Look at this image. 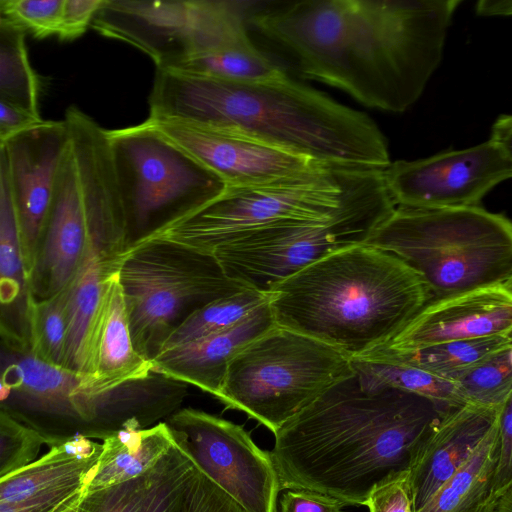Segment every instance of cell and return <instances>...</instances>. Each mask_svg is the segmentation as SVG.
Listing matches in <instances>:
<instances>
[{
    "instance_id": "29",
    "label": "cell",
    "mask_w": 512,
    "mask_h": 512,
    "mask_svg": "<svg viewBox=\"0 0 512 512\" xmlns=\"http://www.w3.org/2000/svg\"><path fill=\"white\" fill-rule=\"evenodd\" d=\"M269 298V293L249 288H243L220 297L193 312L170 335L162 351L186 345L232 328L256 309L267 304Z\"/></svg>"
},
{
    "instance_id": "15",
    "label": "cell",
    "mask_w": 512,
    "mask_h": 512,
    "mask_svg": "<svg viewBox=\"0 0 512 512\" xmlns=\"http://www.w3.org/2000/svg\"><path fill=\"white\" fill-rule=\"evenodd\" d=\"M69 144L70 135L64 120H43L3 145L10 193L29 273Z\"/></svg>"
},
{
    "instance_id": "30",
    "label": "cell",
    "mask_w": 512,
    "mask_h": 512,
    "mask_svg": "<svg viewBox=\"0 0 512 512\" xmlns=\"http://www.w3.org/2000/svg\"><path fill=\"white\" fill-rule=\"evenodd\" d=\"M39 79L25 44V31L0 14V100L33 114L38 109Z\"/></svg>"
},
{
    "instance_id": "23",
    "label": "cell",
    "mask_w": 512,
    "mask_h": 512,
    "mask_svg": "<svg viewBox=\"0 0 512 512\" xmlns=\"http://www.w3.org/2000/svg\"><path fill=\"white\" fill-rule=\"evenodd\" d=\"M102 444L77 437L50 447L38 459L0 479V504L22 503L55 490L86 486Z\"/></svg>"
},
{
    "instance_id": "8",
    "label": "cell",
    "mask_w": 512,
    "mask_h": 512,
    "mask_svg": "<svg viewBox=\"0 0 512 512\" xmlns=\"http://www.w3.org/2000/svg\"><path fill=\"white\" fill-rule=\"evenodd\" d=\"M106 132L128 248L159 234L226 189L220 177L148 120Z\"/></svg>"
},
{
    "instance_id": "7",
    "label": "cell",
    "mask_w": 512,
    "mask_h": 512,
    "mask_svg": "<svg viewBox=\"0 0 512 512\" xmlns=\"http://www.w3.org/2000/svg\"><path fill=\"white\" fill-rule=\"evenodd\" d=\"M117 278L133 344L151 363L193 312L244 288L225 275L212 252L159 236L129 247Z\"/></svg>"
},
{
    "instance_id": "16",
    "label": "cell",
    "mask_w": 512,
    "mask_h": 512,
    "mask_svg": "<svg viewBox=\"0 0 512 512\" xmlns=\"http://www.w3.org/2000/svg\"><path fill=\"white\" fill-rule=\"evenodd\" d=\"M159 132L220 177L226 187L271 182L326 166L247 136L190 122L147 119Z\"/></svg>"
},
{
    "instance_id": "39",
    "label": "cell",
    "mask_w": 512,
    "mask_h": 512,
    "mask_svg": "<svg viewBox=\"0 0 512 512\" xmlns=\"http://www.w3.org/2000/svg\"><path fill=\"white\" fill-rule=\"evenodd\" d=\"M364 505L369 512H413L407 473L375 486Z\"/></svg>"
},
{
    "instance_id": "41",
    "label": "cell",
    "mask_w": 512,
    "mask_h": 512,
    "mask_svg": "<svg viewBox=\"0 0 512 512\" xmlns=\"http://www.w3.org/2000/svg\"><path fill=\"white\" fill-rule=\"evenodd\" d=\"M103 0H63L57 36L64 41L74 40L91 26Z\"/></svg>"
},
{
    "instance_id": "36",
    "label": "cell",
    "mask_w": 512,
    "mask_h": 512,
    "mask_svg": "<svg viewBox=\"0 0 512 512\" xmlns=\"http://www.w3.org/2000/svg\"><path fill=\"white\" fill-rule=\"evenodd\" d=\"M63 0H7L3 15L37 38L57 35Z\"/></svg>"
},
{
    "instance_id": "27",
    "label": "cell",
    "mask_w": 512,
    "mask_h": 512,
    "mask_svg": "<svg viewBox=\"0 0 512 512\" xmlns=\"http://www.w3.org/2000/svg\"><path fill=\"white\" fill-rule=\"evenodd\" d=\"M175 444L160 422L142 430H121L103 440L97 465L85 493L125 482L151 469Z\"/></svg>"
},
{
    "instance_id": "22",
    "label": "cell",
    "mask_w": 512,
    "mask_h": 512,
    "mask_svg": "<svg viewBox=\"0 0 512 512\" xmlns=\"http://www.w3.org/2000/svg\"><path fill=\"white\" fill-rule=\"evenodd\" d=\"M34 300L10 193L4 146H0V337L31 347Z\"/></svg>"
},
{
    "instance_id": "45",
    "label": "cell",
    "mask_w": 512,
    "mask_h": 512,
    "mask_svg": "<svg viewBox=\"0 0 512 512\" xmlns=\"http://www.w3.org/2000/svg\"><path fill=\"white\" fill-rule=\"evenodd\" d=\"M475 11L481 16H510L512 2L510 0H480L476 3Z\"/></svg>"
},
{
    "instance_id": "10",
    "label": "cell",
    "mask_w": 512,
    "mask_h": 512,
    "mask_svg": "<svg viewBox=\"0 0 512 512\" xmlns=\"http://www.w3.org/2000/svg\"><path fill=\"white\" fill-rule=\"evenodd\" d=\"M369 169L374 168L320 167L267 183L226 187L220 196L153 237L212 252L256 228L325 219L342 206Z\"/></svg>"
},
{
    "instance_id": "13",
    "label": "cell",
    "mask_w": 512,
    "mask_h": 512,
    "mask_svg": "<svg viewBox=\"0 0 512 512\" xmlns=\"http://www.w3.org/2000/svg\"><path fill=\"white\" fill-rule=\"evenodd\" d=\"M164 422L194 466L244 512H277L281 490L269 451L241 425L194 408L179 409Z\"/></svg>"
},
{
    "instance_id": "34",
    "label": "cell",
    "mask_w": 512,
    "mask_h": 512,
    "mask_svg": "<svg viewBox=\"0 0 512 512\" xmlns=\"http://www.w3.org/2000/svg\"><path fill=\"white\" fill-rule=\"evenodd\" d=\"M68 338L66 288L34 302L31 317L30 350L42 360L64 368Z\"/></svg>"
},
{
    "instance_id": "43",
    "label": "cell",
    "mask_w": 512,
    "mask_h": 512,
    "mask_svg": "<svg viewBox=\"0 0 512 512\" xmlns=\"http://www.w3.org/2000/svg\"><path fill=\"white\" fill-rule=\"evenodd\" d=\"M40 115L0 100V146L22 131L41 123Z\"/></svg>"
},
{
    "instance_id": "46",
    "label": "cell",
    "mask_w": 512,
    "mask_h": 512,
    "mask_svg": "<svg viewBox=\"0 0 512 512\" xmlns=\"http://www.w3.org/2000/svg\"><path fill=\"white\" fill-rule=\"evenodd\" d=\"M490 139L512 149V118L509 115H501L492 126Z\"/></svg>"
},
{
    "instance_id": "48",
    "label": "cell",
    "mask_w": 512,
    "mask_h": 512,
    "mask_svg": "<svg viewBox=\"0 0 512 512\" xmlns=\"http://www.w3.org/2000/svg\"><path fill=\"white\" fill-rule=\"evenodd\" d=\"M77 506H78V504L66 512H76Z\"/></svg>"
},
{
    "instance_id": "21",
    "label": "cell",
    "mask_w": 512,
    "mask_h": 512,
    "mask_svg": "<svg viewBox=\"0 0 512 512\" xmlns=\"http://www.w3.org/2000/svg\"><path fill=\"white\" fill-rule=\"evenodd\" d=\"M152 370V363L133 344L116 271L108 279L91 331L86 376L94 380L98 389L106 391L144 378Z\"/></svg>"
},
{
    "instance_id": "35",
    "label": "cell",
    "mask_w": 512,
    "mask_h": 512,
    "mask_svg": "<svg viewBox=\"0 0 512 512\" xmlns=\"http://www.w3.org/2000/svg\"><path fill=\"white\" fill-rule=\"evenodd\" d=\"M45 440L0 412V479L37 459Z\"/></svg>"
},
{
    "instance_id": "47",
    "label": "cell",
    "mask_w": 512,
    "mask_h": 512,
    "mask_svg": "<svg viewBox=\"0 0 512 512\" xmlns=\"http://www.w3.org/2000/svg\"><path fill=\"white\" fill-rule=\"evenodd\" d=\"M7 0H0V14H3Z\"/></svg>"
},
{
    "instance_id": "3",
    "label": "cell",
    "mask_w": 512,
    "mask_h": 512,
    "mask_svg": "<svg viewBox=\"0 0 512 512\" xmlns=\"http://www.w3.org/2000/svg\"><path fill=\"white\" fill-rule=\"evenodd\" d=\"M150 119L209 126L333 167L384 169L388 142L365 113L291 79L236 82L159 69Z\"/></svg>"
},
{
    "instance_id": "28",
    "label": "cell",
    "mask_w": 512,
    "mask_h": 512,
    "mask_svg": "<svg viewBox=\"0 0 512 512\" xmlns=\"http://www.w3.org/2000/svg\"><path fill=\"white\" fill-rule=\"evenodd\" d=\"M512 345L511 334L439 343L409 351L375 350L367 356L409 365L450 381L492 353Z\"/></svg>"
},
{
    "instance_id": "25",
    "label": "cell",
    "mask_w": 512,
    "mask_h": 512,
    "mask_svg": "<svg viewBox=\"0 0 512 512\" xmlns=\"http://www.w3.org/2000/svg\"><path fill=\"white\" fill-rule=\"evenodd\" d=\"M194 467L191 459L175 443L145 473L84 493L76 512H152L163 493L189 476Z\"/></svg>"
},
{
    "instance_id": "4",
    "label": "cell",
    "mask_w": 512,
    "mask_h": 512,
    "mask_svg": "<svg viewBox=\"0 0 512 512\" xmlns=\"http://www.w3.org/2000/svg\"><path fill=\"white\" fill-rule=\"evenodd\" d=\"M269 294L277 326L351 359L386 345L430 302L415 272L368 244L311 263Z\"/></svg>"
},
{
    "instance_id": "18",
    "label": "cell",
    "mask_w": 512,
    "mask_h": 512,
    "mask_svg": "<svg viewBox=\"0 0 512 512\" xmlns=\"http://www.w3.org/2000/svg\"><path fill=\"white\" fill-rule=\"evenodd\" d=\"M511 332L512 282H507L428 303L392 340L377 350L409 351Z\"/></svg>"
},
{
    "instance_id": "32",
    "label": "cell",
    "mask_w": 512,
    "mask_h": 512,
    "mask_svg": "<svg viewBox=\"0 0 512 512\" xmlns=\"http://www.w3.org/2000/svg\"><path fill=\"white\" fill-rule=\"evenodd\" d=\"M168 70L236 82L265 81L285 72L253 43L197 55Z\"/></svg>"
},
{
    "instance_id": "44",
    "label": "cell",
    "mask_w": 512,
    "mask_h": 512,
    "mask_svg": "<svg viewBox=\"0 0 512 512\" xmlns=\"http://www.w3.org/2000/svg\"><path fill=\"white\" fill-rule=\"evenodd\" d=\"M191 474L176 482L169 489H167L159 499L152 512H180L182 492Z\"/></svg>"
},
{
    "instance_id": "42",
    "label": "cell",
    "mask_w": 512,
    "mask_h": 512,
    "mask_svg": "<svg viewBox=\"0 0 512 512\" xmlns=\"http://www.w3.org/2000/svg\"><path fill=\"white\" fill-rule=\"evenodd\" d=\"M279 512H343L337 499L305 489H286L282 494Z\"/></svg>"
},
{
    "instance_id": "19",
    "label": "cell",
    "mask_w": 512,
    "mask_h": 512,
    "mask_svg": "<svg viewBox=\"0 0 512 512\" xmlns=\"http://www.w3.org/2000/svg\"><path fill=\"white\" fill-rule=\"evenodd\" d=\"M500 409L472 404L445 413L419 448L407 479L417 512L496 425Z\"/></svg>"
},
{
    "instance_id": "20",
    "label": "cell",
    "mask_w": 512,
    "mask_h": 512,
    "mask_svg": "<svg viewBox=\"0 0 512 512\" xmlns=\"http://www.w3.org/2000/svg\"><path fill=\"white\" fill-rule=\"evenodd\" d=\"M268 303L232 328L162 351L152 361L153 370L216 397L232 359L276 325Z\"/></svg>"
},
{
    "instance_id": "40",
    "label": "cell",
    "mask_w": 512,
    "mask_h": 512,
    "mask_svg": "<svg viewBox=\"0 0 512 512\" xmlns=\"http://www.w3.org/2000/svg\"><path fill=\"white\" fill-rule=\"evenodd\" d=\"M84 493V486L63 488L22 503H2L0 512H66L79 503Z\"/></svg>"
},
{
    "instance_id": "9",
    "label": "cell",
    "mask_w": 512,
    "mask_h": 512,
    "mask_svg": "<svg viewBox=\"0 0 512 512\" xmlns=\"http://www.w3.org/2000/svg\"><path fill=\"white\" fill-rule=\"evenodd\" d=\"M351 358L275 325L230 362L215 397L273 434L335 383L354 374Z\"/></svg>"
},
{
    "instance_id": "38",
    "label": "cell",
    "mask_w": 512,
    "mask_h": 512,
    "mask_svg": "<svg viewBox=\"0 0 512 512\" xmlns=\"http://www.w3.org/2000/svg\"><path fill=\"white\" fill-rule=\"evenodd\" d=\"M495 484L499 496L512 494V398L503 405L498 417Z\"/></svg>"
},
{
    "instance_id": "33",
    "label": "cell",
    "mask_w": 512,
    "mask_h": 512,
    "mask_svg": "<svg viewBox=\"0 0 512 512\" xmlns=\"http://www.w3.org/2000/svg\"><path fill=\"white\" fill-rule=\"evenodd\" d=\"M453 382L465 404L502 408L512 398V345L462 371Z\"/></svg>"
},
{
    "instance_id": "11",
    "label": "cell",
    "mask_w": 512,
    "mask_h": 512,
    "mask_svg": "<svg viewBox=\"0 0 512 512\" xmlns=\"http://www.w3.org/2000/svg\"><path fill=\"white\" fill-rule=\"evenodd\" d=\"M112 389L54 366L0 337V412L40 435L47 445L115 432Z\"/></svg>"
},
{
    "instance_id": "5",
    "label": "cell",
    "mask_w": 512,
    "mask_h": 512,
    "mask_svg": "<svg viewBox=\"0 0 512 512\" xmlns=\"http://www.w3.org/2000/svg\"><path fill=\"white\" fill-rule=\"evenodd\" d=\"M364 244L415 272L430 302L512 282L511 222L479 206H396Z\"/></svg>"
},
{
    "instance_id": "14",
    "label": "cell",
    "mask_w": 512,
    "mask_h": 512,
    "mask_svg": "<svg viewBox=\"0 0 512 512\" xmlns=\"http://www.w3.org/2000/svg\"><path fill=\"white\" fill-rule=\"evenodd\" d=\"M382 175L396 206L476 207L495 186L511 177L512 149L489 138L466 149L390 162Z\"/></svg>"
},
{
    "instance_id": "2",
    "label": "cell",
    "mask_w": 512,
    "mask_h": 512,
    "mask_svg": "<svg viewBox=\"0 0 512 512\" xmlns=\"http://www.w3.org/2000/svg\"><path fill=\"white\" fill-rule=\"evenodd\" d=\"M450 410L354 372L273 434L269 455L280 490L305 489L362 506L375 486L408 473Z\"/></svg>"
},
{
    "instance_id": "17",
    "label": "cell",
    "mask_w": 512,
    "mask_h": 512,
    "mask_svg": "<svg viewBox=\"0 0 512 512\" xmlns=\"http://www.w3.org/2000/svg\"><path fill=\"white\" fill-rule=\"evenodd\" d=\"M91 248L90 223L70 142L60 165L50 210L29 273L34 302L64 290Z\"/></svg>"
},
{
    "instance_id": "31",
    "label": "cell",
    "mask_w": 512,
    "mask_h": 512,
    "mask_svg": "<svg viewBox=\"0 0 512 512\" xmlns=\"http://www.w3.org/2000/svg\"><path fill=\"white\" fill-rule=\"evenodd\" d=\"M351 361L357 374L379 384L425 397L445 409L465 405L455 382L425 370L367 355Z\"/></svg>"
},
{
    "instance_id": "12",
    "label": "cell",
    "mask_w": 512,
    "mask_h": 512,
    "mask_svg": "<svg viewBox=\"0 0 512 512\" xmlns=\"http://www.w3.org/2000/svg\"><path fill=\"white\" fill-rule=\"evenodd\" d=\"M240 4L103 0L91 27L140 49L157 68L170 69L197 55L252 43Z\"/></svg>"
},
{
    "instance_id": "6",
    "label": "cell",
    "mask_w": 512,
    "mask_h": 512,
    "mask_svg": "<svg viewBox=\"0 0 512 512\" xmlns=\"http://www.w3.org/2000/svg\"><path fill=\"white\" fill-rule=\"evenodd\" d=\"M383 169H369L330 217L270 224L217 246L214 255L225 275L269 293L279 282L328 255L366 243L396 205Z\"/></svg>"
},
{
    "instance_id": "1",
    "label": "cell",
    "mask_w": 512,
    "mask_h": 512,
    "mask_svg": "<svg viewBox=\"0 0 512 512\" xmlns=\"http://www.w3.org/2000/svg\"><path fill=\"white\" fill-rule=\"evenodd\" d=\"M461 0H302L264 9L251 23L301 73L363 105L401 113L438 68Z\"/></svg>"
},
{
    "instance_id": "37",
    "label": "cell",
    "mask_w": 512,
    "mask_h": 512,
    "mask_svg": "<svg viewBox=\"0 0 512 512\" xmlns=\"http://www.w3.org/2000/svg\"><path fill=\"white\" fill-rule=\"evenodd\" d=\"M180 512H244L219 486L195 467L187 480Z\"/></svg>"
},
{
    "instance_id": "26",
    "label": "cell",
    "mask_w": 512,
    "mask_h": 512,
    "mask_svg": "<svg viewBox=\"0 0 512 512\" xmlns=\"http://www.w3.org/2000/svg\"><path fill=\"white\" fill-rule=\"evenodd\" d=\"M119 261L90 250L75 277L66 287L68 338L64 368L86 376L89 339L108 279Z\"/></svg>"
},
{
    "instance_id": "24",
    "label": "cell",
    "mask_w": 512,
    "mask_h": 512,
    "mask_svg": "<svg viewBox=\"0 0 512 512\" xmlns=\"http://www.w3.org/2000/svg\"><path fill=\"white\" fill-rule=\"evenodd\" d=\"M497 453L498 421L417 512H512V494L496 492Z\"/></svg>"
}]
</instances>
